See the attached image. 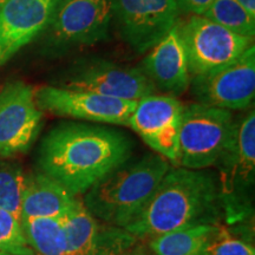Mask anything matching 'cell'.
I'll return each mask as SVG.
<instances>
[{"label":"cell","instance_id":"obj_1","mask_svg":"<svg viewBox=\"0 0 255 255\" xmlns=\"http://www.w3.org/2000/svg\"><path fill=\"white\" fill-rule=\"evenodd\" d=\"M132 141L111 128L64 123L44 137L38 154L40 173L70 191L84 195L132 154Z\"/></svg>","mask_w":255,"mask_h":255},{"label":"cell","instance_id":"obj_2","mask_svg":"<svg viewBox=\"0 0 255 255\" xmlns=\"http://www.w3.org/2000/svg\"><path fill=\"white\" fill-rule=\"evenodd\" d=\"M223 200L218 175L205 169H169L126 231L139 241L199 225H219Z\"/></svg>","mask_w":255,"mask_h":255},{"label":"cell","instance_id":"obj_3","mask_svg":"<svg viewBox=\"0 0 255 255\" xmlns=\"http://www.w3.org/2000/svg\"><path fill=\"white\" fill-rule=\"evenodd\" d=\"M169 169L158 154L127 161L91 187L82 202L98 221L126 228L141 214Z\"/></svg>","mask_w":255,"mask_h":255},{"label":"cell","instance_id":"obj_4","mask_svg":"<svg viewBox=\"0 0 255 255\" xmlns=\"http://www.w3.org/2000/svg\"><path fill=\"white\" fill-rule=\"evenodd\" d=\"M233 122L232 111L194 103L184 107L180 138L178 167L207 169L215 165L227 144Z\"/></svg>","mask_w":255,"mask_h":255},{"label":"cell","instance_id":"obj_5","mask_svg":"<svg viewBox=\"0 0 255 255\" xmlns=\"http://www.w3.org/2000/svg\"><path fill=\"white\" fill-rule=\"evenodd\" d=\"M176 26L186 51L190 77L228 65L253 45L252 38L234 33L202 15H188Z\"/></svg>","mask_w":255,"mask_h":255},{"label":"cell","instance_id":"obj_6","mask_svg":"<svg viewBox=\"0 0 255 255\" xmlns=\"http://www.w3.org/2000/svg\"><path fill=\"white\" fill-rule=\"evenodd\" d=\"M113 0H58L49 26V40L60 52L91 46L108 37Z\"/></svg>","mask_w":255,"mask_h":255},{"label":"cell","instance_id":"obj_7","mask_svg":"<svg viewBox=\"0 0 255 255\" xmlns=\"http://www.w3.org/2000/svg\"><path fill=\"white\" fill-rule=\"evenodd\" d=\"M219 168L225 210L244 206L245 194L254 186L255 176V113L251 111L234 120L225 149L215 163Z\"/></svg>","mask_w":255,"mask_h":255},{"label":"cell","instance_id":"obj_8","mask_svg":"<svg viewBox=\"0 0 255 255\" xmlns=\"http://www.w3.org/2000/svg\"><path fill=\"white\" fill-rule=\"evenodd\" d=\"M197 103L226 110H246L255 96V47L252 45L228 65L191 77Z\"/></svg>","mask_w":255,"mask_h":255},{"label":"cell","instance_id":"obj_9","mask_svg":"<svg viewBox=\"0 0 255 255\" xmlns=\"http://www.w3.org/2000/svg\"><path fill=\"white\" fill-rule=\"evenodd\" d=\"M34 97L41 111L55 116L114 126H128L137 104V101L64 87H43L34 91Z\"/></svg>","mask_w":255,"mask_h":255},{"label":"cell","instance_id":"obj_10","mask_svg":"<svg viewBox=\"0 0 255 255\" xmlns=\"http://www.w3.org/2000/svg\"><path fill=\"white\" fill-rule=\"evenodd\" d=\"M60 87L97 92L128 101L155 94L156 87L144 71L104 59H89L69 69Z\"/></svg>","mask_w":255,"mask_h":255},{"label":"cell","instance_id":"obj_11","mask_svg":"<svg viewBox=\"0 0 255 255\" xmlns=\"http://www.w3.org/2000/svg\"><path fill=\"white\" fill-rule=\"evenodd\" d=\"M175 0H113V19L137 53L151 50L177 24Z\"/></svg>","mask_w":255,"mask_h":255},{"label":"cell","instance_id":"obj_12","mask_svg":"<svg viewBox=\"0 0 255 255\" xmlns=\"http://www.w3.org/2000/svg\"><path fill=\"white\" fill-rule=\"evenodd\" d=\"M41 120L33 89L20 81L7 83L0 91V156L26 152L40 131Z\"/></svg>","mask_w":255,"mask_h":255},{"label":"cell","instance_id":"obj_13","mask_svg":"<svg viewBox=\"0 0 255 255\" xmlns=\"http://www.w3.org/2000/svg\"><path fill=\"white\" fill-rule=\"evenodd\" d=\"M184 105L174 96L150 95L137 101L129 126L156 154L178 165V138Z\"/></svg>","mask_w":255,"mask_h":255},{"label":"cell","instance_id":"obj_14","mask_svg":"<svg viewBox=\"0 0 255 255\" xmlns=\"http://www.w3.org/2000/svg\"><path fill=\"white\" fill-rule=\"evenodd\" d=\"M68 255H121L139 240L124 228L98 221L78 200L64 218Z\"/></svg>","mask_w":255,"mask_h":255},{"label":"cell","instance_id":"obj_15","mask_svg":"<svg viewBox=\"0 0 255 255\" xmlns=\"http://www.w3.org/2000/svg\"><path fill=\"white\" fill-rule=\"evenodd\" d=\"M58 0H8L0 7V65L49 26Z\"/></svg>","mask_w":255,"mask_h":255},{"label":"cell","instance_id":"obj_16","mask_svg":"<svg viewBox=\"0 0 255 255\" xmlns=\"http://www.w3.org/2000/svg\"><path fill=\"white\" fill-rule=\"evenodd\" d=\"M143 71L152 84L169 96H180L190 85V73L182 39L177 26L149 50L143 60Z\"/></svg>","mask_w":255,"mask_h":255},{"label":"cell","instance_id":"obj_17","mask_svg":"<svg viewBox=\"0 0 255 255\" xmlns=\"http://www.w3.org/2000/svg\"><path fill=\"white\" fill-rule=\"evenodd\" d=\"M77 196L43 173L26 175L21 203V220L64 219L77 205ZM20 220V221H21Z\"/></svg>","mask_w":255,"mask_h":255},{"label":"cell","instance_id":"obj_18","mask_svg":"<svg viewBox=\"0 0 255 255\" xmlns=\"http://www.w3.org/2000/svg\"><path fill=\"white\" fill-rule=\"evenodd\" d=\"M220 225H199L159 235L148 241L155 255H209V245Z\"/></svg>","mask_w":255,"mask_h":255},{"label":"cell","instance_id":"obj_19","mask_svg":"<svg viewBox=\"0 0 255 255\" xmlns=\"http://www.w3.org/2000/svg\"><path fill=\"white\" fill-rule=\"evenodd\" d=\"M20 223L28 247L37 255H68L64 219H23Z\"/></svg>","mask_w":255,"mask_h":255},{"label":"cell","instance_id":"obj_20","mask_svg":"<svg viewBox=\"0 0 255 255\" xmlns=\"http://www.w3.org/2000/svg\"><path fill=\"white\" fill-rule=\"evenodd\" d=\"M202 17L240 36L254 38L255 17L237 0H214Z\"/></svg>","mask_w":255,"mask_h":255},{"label":"cell","instance_id":"obj_21","mask_svg":"<svg viewBox=\"0 0 255 255\" xmlns=\"http://www.w3.org/2000/svg\"><path fill=\"white\" fill-rule=\"evenodd\" d=\"M26 175L15 164H0V208L21 220V203Z\"/></svg>","mask_w":255,"mask_h":255},{"label":"cell","instance_id":"obj_22","mask_svg":"<svg viewBox=\"0 0 255 255\" xmlns=\"http://www.w3.org/2000/svg\"><path fill=\"white\" fill-rule=\"evenodd\" d=\"M0 252L15 254L34 253L28 247L20 221L2 208H0Z\"/></svg>","mask_w":255,"mask_h":255},{"label":"cell","instance_id":"obj_23","mask_svg":"<svg viewBox=\"0 0 255 255\" xmlns=\"http://www.w3.org/2000/svg\"><path fill=\"white\" fill-rule=\"evenodd\" d=\"M209 255H255V248L250 242L239 239L222 226L209 245Z\"/></svg>","mask_w":255,"mask_h":255},{"label":"cell","instance_id":"obj_24","mask_svg":"<svg viewBox=\"0 0 255 255\" xmlns=\"http://www.w3.org/2000/svg\"><path fill=\"white\" fill-rule=\"evenodd\" d=\"M180 14L203 15L214 0H175Z\"/></svg>","mask_w":255,"mask_h":255},{"label":"cell","instance_id":"obj_25","mask_svg":"<svg viewBox=\"0 0 255 255\" xmlns=\"http://www.w3.org/2000/svg\"><path fill=\"white\" fill-rule=\"evenodd\" d=\"M150 250H149L148 245L145 241H139L138 244H136L135 246L124 252L121 255H150Z\"/></svg>","mask_w":255,"mask_h":255},{"label":"cell","instance_id":"obj_26","mask_svg":"<svg viewBox=\"0 0 255 255\" xmlns=\"http://www.w3.org/2000/svg\"><path fill=\"white\" fill-rule=\"evenodd\" d=\"M250 13L255 17V0H237Z\"/></svg>","mask_w":255,"mask_h":255},{"label":"cell","instance_id":"obj_27","mask_svg":"<svg viewBox=\"0 0 255 255\" xmlns=\"http://www.w3.org/2000/svg\"><path fill=\"white\" fill-rule=\"evenodd\" d=\"M0 255H37L36 253L31 254H15V253H7V252H0Z\"/></svg>","mask_w":255,"mask_h":255},{"label":"cell","instance_id":"obj_28","mask_svg":"<svg viewBox=\"0 0 255 255\" xmlns=\"http://www.w3.org/2000/svg\"><path fill=\"white\" fill-rule=\"evenodd\" d=\"M6 1H8V0H0V7H1V6L4 5Z\"/></svg>","mask_w":255,"mask_h":255},{"label":"cell","instance_id":"obj_29","mask_svg":"<svg viewBox=\"0 0 255 255\" xmlns=\"http://www.w3.org/2000/svg\"><path fill=\"white\" fill-rule=\"evenodd\" d=\"M150 255H155V254H152V253H150Z\"/></svg>","mask_w":255,"mask_h":255}]
</instances>
